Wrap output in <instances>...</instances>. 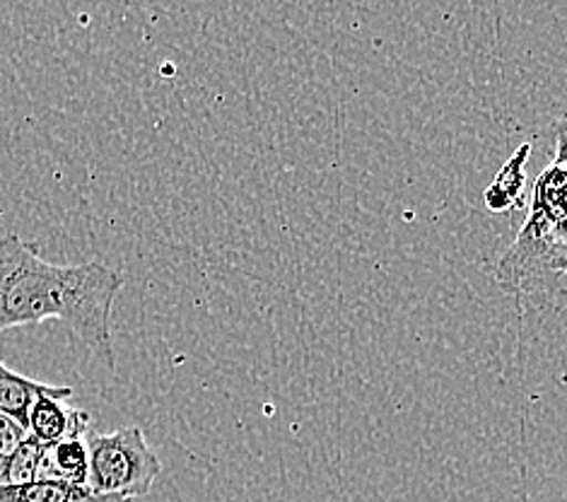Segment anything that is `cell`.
Instances as JSON below:
<instances>
[{"instance_id":"obj_10","label":"cell","mask_w":567,"mask_h":502,"mask_svg":"<svg viewBox=\"0 0 567 502\" xmlns=\"http://www.w3.org/2000/svg\"><path fill=\"white\" fill-rule=\"evenodd\" d=\"M30 438V430L16 418L0 413V483H3V473L10 464L12 454L20 450V444Z\"/></svg>"},{"instance_id":"obj_12","label":"cell","mask_w":567,"mask_h":502,"mask_svg":"<svg viewBox=\"0 0 567 502\" xmlns=\"http://www.w3.org/2000/svg\"><path fill=\"white\" fill-rule=\"evenodd\" d=\"M556 131H563V133H567V114H563L558 121H556V126H553Z\"/></svg>"},{"instance_id":"obj_4","label":"cell","mask_w":567,"mask_h":502,"mask_svg":"<svg viewBox=\"0 0 567 502\" xmlns=\"http://www.w3.org/2000/svg\"><path fill=\"white\" fill-rule=\"evenodd\" d=\"M65 399L44 393L34 401L27 418V430L34 440L42 444H56L71 438H87L90 436V413L78 409V406H65Z\"/></svg>"},{"instance_id":"obj_1","label":"cell","mask_w":567,"mask_h":502,"mask_svg":"<svg viewBox=\"0 0 567 502\" xmlns=\"http://www.w3.org/2000/svg\"><path fill=\"white\" fill-rule=\"evenodd\" d=\"M121 288L124 276L112 266L49 264L37 244L0 235V331L61 319L106 370H116L112 309Z\"/></svg>"},{"instance_id":"obj_7","label":"cell","mask_w":567,"mask_h":502,"mask_svg":"<svg viewBox=\"0 0 567 502\" xmlns=\"http://www.w3.org/2000/svg\"><path fill=\"white\" fill-rule=\"evenodd\" d=\"M0 502H133L116 495H100L87 485L39 479L24 485H0Z\"/></svg>"},{"instance_id":"obj_9","label":"cell","mask_w":567,"mask_h":502,"mask_svg":"<svg viewBox=\"0 0 567 502\" xmlns=\"http://www.w3.org/2000/svg\"><path fill=\"white\" fill-rule=\"evenodd\" d=\"M44 447L32 436L27 438L20 450L12 454L10 464L3 473V483L0 485H24V483H34L39 481V471H42V457H44Z\"/></svg>"},{"instance_id":"obj_8","label":"cell","mask_w":567,"mask_h":502,"mask_svg":"<svg viewBox=\"0 0 567 502\" xmlns=\"http://www.w3.org/2000/svg\"><path fill=\"white\" fill-rule=\"evenodd\" d=\"M532 155V143L519 145L515 155H512L503 170L497 172L495 182L485 188V206L491 213H509L512 208H519L524 201V186H526V162Z\"/></svg>"},{"instance_id":"obj_2","label":"cell","mask_w":567,"mask_h":502,"mask_svg":"<svg viewBox=\"0 0 567 502\" xmlns=\"http://www.w3.org/2000/svg\"><path fill=\"white\" fill-rule=\"evenodd\" d=\"M87 444L90 491L133 502L151 493L162 467L138 426L118 428L104 436H87Z\"/></svg>"},{"instance_id":"obj_6","label":"cell","mask_w":567,"mask_h":502,"mask_svg":"<svg viewBox=\"0 0 567 502\" xmlns=\"http://www.w3.org/2000/svg\"><path fill=\"white\" fill-rule=\"evenodd\" d=\"M90 444L87 438H71L44 447L39 479L61 481L71 485H87Z\"/></svg>"},{"instance_id":"obj_11","label":"cell","mask_w":567,"mask_h":502,"mask_svg":"<svg viewBox=\"0 0 567 502\" xmlns=\"http://www.w3.org/2000/svg\"><path fill=\"white\" fill-rule=\"evenodd\" d=\"M556 242L563 249H567V218L563 223H558V227H556Z\"/></svg>"},{"instance_id":"obj_5","label":"cell","mask_w":567,"mask_h":502,"mask_svg":"<svg viewBox=\"0 0 567 502\" xmlns=\"http://www.w3.org/2000/svg\"><path fill=\"white\" fill-rule=\"evenodd\" d=\"M44 393L61 399H71L73 389L71 387H56V385H42L37 379L24 377L16 370H10L8 365L0 360V413L16 418L18 423L27 428V418H30V409L34 401Z\"/></svg>"},{"instance_id":"obj_3","label":"cell","mask_w":567,"mask_h":502,"mask_svg":"<svg viewBox=\"0 0 567 502\" xmlns=\"http://www.w3.org/2000/svg\"><path fill=\"white\" fill-rule=\"evenodd\" d=\"M558 276H567V249L553 235L524 225L495 266V280L507 293H529Z\"/></svg>"}]
</instances>
